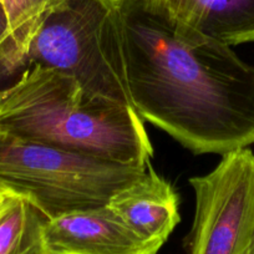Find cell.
I'll list each match as a JSON object with an SVG mask.
<instances>
[{"label":"cell","mask_w":254,"mask_h":254,"mask_svg":"<svg viewBox=\"0 0 254 254\" xmlns=\"http://www.w3.org/2000/svg\"><path fill=\"white\" fill-rule=\"evenodd\" d=\"M244 254H254V226H253V231H252L251 239H249L248 247H247V251Z\"/></svg>","instance_id":"12"},{"label":"cell","mask_w":254,"mask_h":254,"mask_svg":"<svg viewBox=\"0 0 254 254\" xmlns=\"http://www.w3.org/2000/svg\"><path fill=\"white\" fill-rule=\"evenodd\" d=\"M44 242L48 254H158L162 247L138 236L107 206L46 219Z\"/></svg>","instance_id":"6"},{"label":"cell","mask_w":254,"mask_h":254,"mask_svg":"<svg viewBox=\"0 0 254 254\" xmlns=\"http://www.w3.org/2000/svg\"><path fill=\"white\" fill-rule=\"evenodd\" d=\"M132 166L1 133L0 183L25 197L46 219L107 206L145 173Z\"/></svg>","instance_id":"3"},{"label":"cell","mask_w":254,"mask_h":254,"mask_svg":"<svg viewBox=\"0 0 254 254\" xmlns=\"http://www.w3.org/2000/svg\"><path fill=\"white\" fill-rule=\"evenodd\" d=\"M107 207L138 236L160 246L181 221L175 188L151 163L141 177L116 192Z\"/></svg>","instance_id":"7"},{"label":"cell","mask_w":254,"mask_h":254,"mask_svg":"<svg viewBox=\"0 0 254 254\" xmlns=\"http://www.w3.org/2000/svg\"><path fill=\"white\" fill-rule=\"evenodd\" d=\"M117 9L138 116L194 155L253 145L254 65L145 0H122Z\"/></svg>","instance_id":"1"},{"label":"cell","mask_w":254,"mask_h":254,"mask_svg":"<svg viewBox=\"0 0 254 254\" xmlns=\"http://www.w3.org/2000/svg\"><path fill=\"white\" fill-rule=\"evenodd\" d=\"M9 43V23L6 18L5 9L3 1L0 0V79H1V69H3L4 61H5L6 50Z\"/></svg>","instance_id":"10"},{"label":"cell","mask_w":254,"mask_h":254,"mask_svg":"<svg viewBox=\"0 0 254 254\" xmlns=\"http://www.w3.org/2000/svg\"><path fill=\"white\" fill-rule=\"evenodd\" d=\"M0 121L14 137L112 162L147 166L153 155L132 107L91 96L71 76L41 65L0 89Z\"/></svg>","instance_id":"2"},{"label":"cell","mask_w":254,"mask_h":254,"mask_svg":"<svg viewBox=\"0 0 254 254\" xmlns=\"http://www.w3.org/2000/svg\"><path fill=\"white\" fill-rule=\"evenodd\" d=\"M33 65L69 75L91 96L132 107L114 0H65L29 45L25 69Z\"/></svg>","instance_id":"4"},{"label":"cell","mask_w":254,"mask_h":254,"mask_svg":"<svg viewBox=\"0 0 254 254\" xmlns=\"http://www.w3.org/2000/svg\"><path fill=\"white\" fill-rule=\"evenodd\" d=\"M14 194V193H13ZM5 203H6V202H5ZM4 206H5V204H4ZM4 206L3 207H1V208H0V213H1V211H3V208H4Z\"/></svg>","instance_id":"15"},{"label":"cell","mask_w":254,"mask_h":254,"mask_svg":"<svg viewBox=\"0 0 254 254\" xmlns=\"http://www.w3.org/2000/svg\"><path fill=\"white\" fill-rule=\"evenodd\" d=\"M196 208L190 254H244L254 226V152L222 156L209 173L190 180Z\"/></svg>","instance_id":"5"},{"label":"cell","mask_w":254,"mask_h":254,"mask_svg":"<svg viewBox=\"0 0 254 254\" xmlns=\"http://www.w3.org/2000/svg\"><path fill=\"white\" fill-rule=\"evenodd\" d=\"M13 193H15V192H13V190H9L8 187H5V186L0 183V208L5 204V202L8 201V198Z\"/></svg>","instance_id":"11"},{"label":"cell","mask_w":254,"mask_h":254,"mask_svg":"<svg viewBox=\"0 0 254 254\" xmlns=\"http://www.w3.org/2000/svg\"><path fill=\"white\" fill-rule=\"evenodd\" d=\"M114 1H115V3H120V1H122V0H114Z\"/></svg>","instance_id":"14"},{"label":"cell","mask_w":254,"mask_h":254,"mask_svg":"<svg viewBox=\"0 0 254 254\" xmlns=\"http://www.w3.org/2000/svg\"><path fill=\"white\" fill-rule=\"evenodd\" d=\"M1 133H3V130H1V121H0V137H1Z\"/></svg>","instance_id":"13"},{"label":"cell","mask_w":254,"mask_h":254,"mask_svg":"<svg viewBox=\"0 0 254 254\" xmlns=\"http://www.w3.org/2000/svg\"><path fill=\"white\" fill-rule=\"evenodd\" d=\"M46 218L20 194H11L0 213V254H48Z\"/></svg>","instance_id":"9"},{"label":"cell","mask_w":254,"mask_h":254,"mask_svg":"<svg viewBox=\"0 0 254 254\" xmlns=\"http://www.w3.org/2000/svg\"><path fill=\"white\" fill-rule=\"evenodd\" d=\"M175 20L228 46L254 43V0H145Z\"/></svg>","instance_id":"8"}]
</instances>
